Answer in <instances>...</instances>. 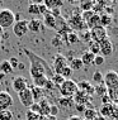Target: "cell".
<instances>
[{
    "label": "cell",
    "instance_id": "11",
    "mask_svg": "<svg viewBox=\"0 0 118 120\" xmlns=\"http://www.w3.org/2000/svg\"><path fill=\"white\" fill-rule=\"evenodd\" d=\"M65 66H67V60L65 56H62L61 53H58L55 56V60H53V71L55 73H58V71L61 68H64Z\"/></svg>",
    "mask_w": 118,
    "mask_h": 120
},
{
    "label": "cell",
    "instance_id": "41",
    "mask_svg": "<svg viewBox=\"0 0 118 120\" xmlns=\"http://www.w3.org/2000/svg\"><path fill=\"white\" fill-rule=\"evenodd\" d=\"M29 111L34 112V114H38L39 116H41V110H39V106H38V104H37V102L32 104V106L29 108Z\"/></svg>",
    "mask_w": 118,
    "mask_h": 120
},
{
    "label": "cell",
    "instance_id": "45",
    "mask_svg": "<svg viewBox=\"0 0 118 120\" xmlns=\"http://www.w3.org/2000/svg\"><path fill=\"white\" fill-rule=\"evenodd\" d=\"M5 76H6V75H4L3 72H0V81H4L5 80Z\"/></svg>",
    "mask_w": 118,
    "mask_h": 120
},
{
    "label": "cell",
    "instance_id": "21",
    "mask_svg": "<svg viewBox=\"0 0 118 120\" xmlns=\"http://www.w3.org/2000/svg\"><path fill=\"white\" fill-rule=\"evenodd\" d=\"M0 72H3L4 75H9L13 72V68H12V66H10L8 60H3L0 62Z\"/></svg>",
    "mask_w": 118,
    "mask_h": 120
},
{
    "label": "cell",
    "instance_id": "10",
    "mask_svg": "<svg viewBox=\"0 0 118 120\" xmlns=\"http://www.w3.org/2000/svg\"><path fill=\"white\" fill-rule=\"evenodd\" d=\"M28 87V82L27 80H25V77L23 76H15L14 79H13V89L18 92L23 91L24 89H27Z\"/></svg>",
    "mask_w": 118,
    "mask_h": 120
},
{
    "label": "cell",
    "instance_id": "9",
    "mask_svg": "<svg viewBox=\"0 0 118 120\" xmlns=\"http://www.w3.org/2000/svg\"><path fill=\"white\" fill-rule=\"evenodd\" d=\"M99 48H100V54L103 56L104 58L106 57H109L110 54L113 53V43L109 41V38H106L104 41L99 42Z\"/></svg>",
    "mask_w": 118,
    "mask_h": 120
},
{
    "label": "cell",
    "instance_id": "33",
    "mask_svg": "<svg viewBox=\"0 0 118 120\" xmlns=\"http://www.w3.org/2000/svg\"><path fill=\"white\" fill-rule=\"evenodd\" d=\"M51 44H52L53 47H56V48H61L62 44H64V41H62V38L60 37V35H56V37L52 38Z\"/></svg>",
    "mask_w": 118,
    "mask_h": 120
},
{
    "label": "cell",
    "instance_id": "12",
    "mask_svg": "<svg viewBox=\"0 0 118 120\" xmlns=\"http://www.w3.org/2000/svg\"><path fill=\"white\" fill-rule=\"evenodd\" d=\"M42 22L37 18H33L31 20H28V32H32V33H39L42 30Z\"/></svg>",
    "mask_w": 118,
    "mask_h": 120
},
{
    "label": "cell",
    "instance_id": "16",
    "mask_svg": "<svg viewBox=\"0 0 118 120\" xmlns=\"http://www.w3.org/2000/svg\"><path fill=\"white\" fill-rule=\"evenodd\" d=\"M43 25H46V28L48 29H55L56 28V18L52 17L51 13H48V14L43 15Z\"/></svg>",
    "mask_w": 118,
    "mask_h": 120
},
{
    "label": "cell",
    "instance_id": "28",
    "mask_svg": "<svg viewBox=\"0 0 118 120\" xmlns=\"http://www.w3.org/2000/svg\"><path fill=\"white\" fill-rule=\"evenodd\" d=\"M65 81V79L62 76H60V75H57V73H55L53 76H52V79H51V82L53 83L55 86H58L60 87L62 85V82Z\"/></svg>",
    "mask_w": 118,
    "mask_h": 120
},
{
    "label": "cell",
    "instance_id": "37",
    "mask_svg": "<svg viewBox=\"0 0 118 120\" xmlns=\"http://www.w3.org/2000/svg\"><path fill=\"white\" fill-rule=\"evenodd\" d=\"M42 116H39L38 114H34V112L32 111H27V114H25V120H39Z\"/></svg>",
    "mask_w": 118,
    "mask_h": 120
},
{
    "label": "cell",
    "instance_id": "35",
    "mask_svg": "<svg viewBox=\"0 0 118 120\" xmlns=\"http://www.w3.org/2000/svg\"><path fill=\"white\" fill-rule=\"evenodd\" d=\"M28 13L32 15H39V10H38V5L36 3H32V4L28 5Z\"/></svg>",
    "mask_w": 118,
    "mask_h": 120
},
{
    "label": "cell",
    "instance_id": "51",
    "mask_svg": "<svg viewBox=\"0 0 118 120\" xmlns=\"http://www.w3.org/2000/svg\"><path fill=\"white\" fill-rule=\"evenodd\" d=\"M0 43H1V38H0Z\"/></svg>",
    "mask_w": 118,
    "mask_h": 120
},
{
    "label": "cell",
    "instance_id": "17",
    "mask_svg": "<svg viewBox=\"0 0 118 120\" xmlns=\"http://www.w3.org/2000/svg\"><path fill=\"white\" fill-rule=\"evenodd\" d=\"M94 58H95V56H94L93 53H90L89 51H86L83 53V56L80 57V60H81V62H83L84 66H91L94 62Z\"/></svg>",
    "mask_w": 118,
    "mask_h": 120
},
{
    "label": "cell",
    "instance_id": "46",
    "mask_svg": "<svg viewBox=\"0 0 118 120\" xmlns=\"http://www.w3.org/2000/svg\"><path fill=\"white\" fill-rule=\"evenodd\" d=\"M94 120H106V119H104L103 116H99V115H98V116H97V118L94 119Z\"/></svg>",
    "mask_w": 118,
    "mask_h": 120
},
{
    "label": "cell",
    "instance_id": "1",
    "mask_svg": "<svg viewBox=\"0 0 118 120\" xmlns=\"http://www.w3.org/2000/svg\"><path fill=\"white\" fill-rule=\"evenodd\" d=\"M22 51L28 57L29 63H31V66H29V75H31L32 80L36 79V77H39V76H46L50 80L52 79L55 72L52 71L50 64L46 62L43 58L41 56H38V54H36L31 49H28V48H23Z\"/></svg>",
    "mask_w": 118,
    "mask_h": 120
},
{
    "label": "cell",
    "instance_id": "27",
    "mask_svg": "<svg viewBox=\"0 0 118 120\" xmlns=\"http://www.w3.org/2000/svg\"><path fill=\"white\" fill-rule=\"evenodd\" d=\"M94 4H95V3H93V1H83V3H80V9H81V11L93 10Z\"/></svg>",
    "mask_w": 118,
    "mask_h": 120
},
{
    "label": "cell",
    "instance_id": "19",
    "mask_svg": "<svg viewBox=\"0 0 118 120\" xmlns=\"http://www.w3.org/2000/svg\"><path fill=\"white\" fill-rule=\"evenodd\" d=\"M58 105L61 106V108H65V109H70L73 108L75 105L74 102V99L73 97H60V100H58Z\"/></svg>",
    "mask_w": 118,
    "mask_h": 120
},
{
    "label": "cell",
    "instance_id": "3",
    "mask_svg": "<svg viewBox=\"0 0 118 120\" xmlns=\"http://www.w3.org/2000/svg\"><path fill=\"white\" fill-rule=\"evenodd\" d=\"M79 91L77 89V83L73 81L71 79L65 80L62 82V85L60 86V94L62 97H74L75 94Z\"/></svg>",
    "mask_w": 118,
    "mask_h": 120
},
{
    "label": "cell",
    "instance_id": "6",
    "mask_svg": "<svg viewBox=\"0 0 118 120\" xmlns=\"http://www.w3.org/2000/svg\"><path fill=\"white\" fill-rule=\"evenodd\" d=\"M103 83L106 85L107 90H110V89H114V87L118 86V73L116 71H108L107 75L104 76V80H103Z\"/></svg>",
    "mask_w": 118,
    "mask_h": 120
},
{
    "label": "cell",
    "instance_id": "36",
    "mask_svg": "<svg viewBox=\"0 0 118 120\" xmlns=\"http://www.w3.org/2000/svg\"><path fill=\"white\" fill-rule=\"evenodd\" d=\"M94 14H95V13H94L93 10H89V11H81V19H83L85 23H86V22L89 20V19L93 17Z\"/></svg>",
    "mask_w": 118,
    "mask_h": 120
},
{
    "label": "cell",
    "instance_id": "24",
    "mask_svg": "<svg viewBox=\"0 0 118 120\" xmlns=\"http://www.w3.org/2000/svg\"><path fill=\"white\" fill-rule=\"evenodd\" d=\"M73 72H74V71L71 70V68H70V66L67 64V66H65L64 68H61L60 71H58V73H57V75H60V76H62L65 80H69L71 76H73Z\"/></svg>",
    "mask_w": 118,
    "mask_h": 120
},
{
    "label": "cell",
    "instance_id": "2",
    "mask_svg": "<svg viewBox=\"0 0 118 120\" xmlns=\"http://www.w3.org/2000/svg\"><path fill=\"white\" fill-rule=\"evenodd\" d=\"M14 23H15V14L10 9L1 8V10H0V27L3 29H8L13 27Z\"/></svg>",
    "mask_w": 118,
    "mask_h": 120
},
{
    "label": "cell",
    "instance_id": "44",
    "mask_svg": "<svg viewBox=\"0 0 118 120\" xmlns=\"http://www.w3.org/2000/svg\"><path fill=\"white\" fill-rule=\"evenodd\" d=\"M67 120H83L80 118V116H76V115H74V116H70V118H69Z\"/></svg>",
    "mask_w": 118,
    "mask_h": 120
},
{
    "label": "cell",
    "instance_id": "7",
    "mask_svg": "<svg viewBox=\"0 0 118 120\" xmlns=\"http://www.w3.org/2000/svg\"><path fill=\"white\" fill-rule=\"evenodd\" d=\"M90 32V37H91V41H94V42H97V43H99V42L102 41H104L106 38H108V34H107V30H106V28H103V27H95V28H93Z\"/></svg>",
    "mask_w": 118,
    "mask_h": 120
},
{
    "label": "cell",
    "instance_id": "23",
    "mask_svg": "<svg viewBox=\"0 0 118 120\" xmlns=\"http://www.w3.org/2000/svg\"><path fill=\"white\" fill-rule=\"evenodd\" d=\"M83 67H84V64L81 62L80 58H73V60L70 61V68L73 71H80Z\"/></svg>",
    "mask_w": 118,
    "mask_h": 120
},
{
    "label": "cell",
    "instance_id": "43",
    "mask_svg": "<svg viewBox=\"0 0 118 120\" xmlns=\"http://www.w3.org/2000/svg\"><path fill=\"white\" fill-rule=\"evenodd\" d=\"M45 120H57L56 116H52V115H48V116H45Z\"/></svg>",
    "mask_w": 118,
    "mask_h": 120
},
{
    "label": "cell",
    "instance_id": "38",
    "mask_svg": "<svg viewBox=\"0 0 118 120\" xmlns=\"http://www.w3.org/2000/svg\"><path fill=\"white\" fill-rule=\"evenodd\" d=\"M9 63H10V66H12V68L14 70V68H18V66H19V60L17 57H12V58H9Z\"/></svg>",
    "mask_w": 118,
    "mask_h": 120
},
{
    "label": "cell",
    "instance_id": "8",
    "mask_svg": "<svg viewBox=\"0 0 118 120\" xmlns=\"http://www.w3.org/2000/svg\"><path fill=\"white\" fill-rule=\"evenodd\" d=\"M13 105V97L9 92L0 91V111L3 110H10Z\"/></svg>",
    "mask_w": 118,
    "mask_h": 120
},
{
    "label": "cell",
    "instance_id": "22",
    "mask_svg": "<svg viewBox=\"0 0 118 120\" xmlns=\"http://www.w3.org/2000/svg\"><path fill=\"white\" fill-rule=\"evenodd\" d=\"M88 51L90 52V53H93L94 56H98V54H100V48H99V43H97V42L91 41L88 43Z\"/></svg>",
    "mask_w": 118,
    "mask_h": 120
},
{
    "label": "cell",
    "instance_id": "34",
    "mask_svg": "<svg viewBox=\"0 0 118 120\" xmlns=\"http://www.w3.org/2000/svg\"><path fill=\"white\" fill-rule=\"evenodd\" d=\"M100 114L103 115V118L104 116H109V115H112V106H110V104H108V105H103V108L100 109Z\"/></svg>",
    "mask_w": 118,
    "mask_h": 120
},
{
    "label": "cell",
    "instance_id": "5",
    "mask_svg": "<svg viewBox=\"0 0 118 120\" xmlns=\"http://www.w3.org/2000/svg\"><path fill=\"white\" fill-rule=\"evenodd\" d=\"M12 28H13V33L17 35L18 38L24 37V35L27 34V32H28V20L20 19V20L15 22Z\"/></svg>",
    "mask_w": 118,
    "mask_h": 120
},
{
    "label": "cell",
    "instance_id": "20",
    "mask_svg": "<svg viewBox=\"0 0 118 120\" xmlns=\"http://www.w3.org/2000/svg\"><path fill=\"white\" fill-rule=\"evenodd\" d=\"M99 20H100V15L98 14H94L89 20L86 22V27H88V30H91L93 28L95 27H99Z\"/></svg>",
    "mask_w": 118,
    "mask_h": 120
},
{
    "label": "cell",
    "instance_id": "40",
    "mask_svg": "<svg viewBox=\"0 0 118 120\" xmlns=\"http://www.w3.org/2000/svg\"><path fill=\"white\" fill-rule=\"evenodd\" d=\"M38 10H39V14H42V15H46V14H48V13H50V10L46 8V5L43 4V3L38 4Z\"/></svg>",
    "mask_w": 118,
    "mask_h": 120
},
{
    "label": "cell",
    "instance_id": "52",
    "mask_svg": "<svg viewBox=\"0 0 118 120\" xmlns=\"http://www.w3.org/2000/svg\"><path fill=\"white\" fill-rule=\"evenodd\" d=\"M83 120H88V119H83Z\"/></svg>",
    "mask_w": 118,
    "mask_h": 120
},
{
    "label": "cell",
    "instance_id": "49",
    "mask_svg": "<svg viewBox=\"0 0 118 120\" xmlns=\"http://www.w3.org/2000/svg\"><path fill=\"white\" fill-rule=\"evenodd\" d=\"M1 5H3V4H1V1H0V10H1Z\"/></svg>",
    "mask_w": 118,
    "mask_h": 120
},
{
    "label": "cell",
    "instance_id": "26",
    "mask_svg": "<svg viewBox=\"0 0 118 120\" xmlns=\"http://www.w3.org/2000/svg\"><path fill=\"white\" fill-rule=\"evenodd\" d=\"M84 116H85V119H88V120H94L98 116V112H97V110H94V109H85Z\"/></svg>",
    "mask_w": 118,
    "mask_h": 120
},
{
    "label": "cell",
    "instance_id": "25",
    "mask_svg": "<svg viewBox=\"0 0 118 120\" xmlns=\"http://www.w3.org/2000/svg\"><path fill=\"white\" fill-rule=\"evenodd\" d=\"M110 23H112V15H108V14L100 15V20H99V25H100V27L106 28Z\"/></svg>",
    "mask_w": 118,
    "mask_h": 120
},
{
    "label": "cell",
    "instance_id": "39",
    "mask_svg": "<svg viewBox=\"0 0 118 120\" xmlns=\"http://www.w3.org/2000/svg\"><path fill=\"white\" fill-rule=\"evenodd\" d=\"M103 63H104V57L102 56V54H98V56H95L93 64H95V66H102Z\"/></svg>",
    "mask_w": 118,
    "mask_h": 120
},
{
    "label": "cell",
    "instance_id": "29",
    "mask_svg": "<svg viewBox=\"0 0 118 120\" xmlns=\"http://www.w3.org/2000/svg\"><path fill=\"white\" fill-rule=\"evenodd\" d=\"M94 91L97 92V95H99V96H104L107 94V87L104 83H100V85H97V87H94Z\"/></svg>",
    "mask_w": 118,
    "mask_h": 120
},
{
    "label": "cell",
    "instance_id": "48",
    "mask_svg": "<svg viewBox=\"0 0 118 120\" xmlns=\"http://www.w3.org/2000/svg\"><path fill=\"white\" fill-rule=\"evenodd\" d=\"M18 68H20V70H23V68H24V64H22V63H19V66H18Z\"/></svg>",
    "mask_w": 118,
    "mask_h": 120
},
{
    "label": "cell",
    "instance_id": "31",
    "mask_svg": "<svg viewBox=\"0 0 118 120\" xmlns=\"http://www.w3.org/2000/svg\"><path fill=\"white\" fill-rule=\"evenodd\" d=\"M103 80H104V76L102 75L100 71H95L93 75V81L97 83V85H100V83H103Z\"/></svg>",
    "mask_w": 118,
    "mask_h": 120
},
{
    "label": "cell",
    "instance_id": "4",
    "mask_svg": "<svg viewBox=\"0 0 118 120\" xmlns=\"http://www.w3.org/2000/svg\"><path fill=\"white\" fill-rule=\"evenodd\" d=\"M18 97H19V101L23 106L25 108H31L32 104H34L33 96H32V91H31V87H27L24 89L23 91L18 92Z\"/></svg>",
    "mask_w": 118,
    "mask_h": 120
},
{
    "label": "cell",
    "instance_id": "50",
    "mask_svg": "<svg viewBox=\"0 0 118 120\" xmlns=\"http://www.w3.org/2000/svg\"><path fill=\"white\" fill-rule=\"evenodd\" d=\"M39 120H45V118H41V119H39Z\"/></svg>",
    "mask_w": 118,
    "mask_h": 120
},
{
    "label": "cell",
    "instance_id": "42",
    "mask_svg": "<svg viewBox=\"0 0 118 120\" xmlns=\"http://www.w3.org/2000/svg\"><path fill=\"white\" fill-rule=\"evenodd\" d=\"M58 114V108L56 105H51V109H50V115L52 116H56Z\"/></svg>",
    "mask_w": 118,
    "mask_h": 120
},
{
    "label": "cell",
    "instance_id": "15",
    "mask_svg": "<svg viewBox=\"0 0 118 120\" xmlns=\"http://www.w3.org/2000/svg\"><path fill=\"white\" fill-rule=\"evenodd\" d=\"M31 91H32V96H33L34 102H39L42 99H45V90L41 89V87H31Z\"/></svg>",
    "mask_w": 118,
    "mask_h": 120
},
{
    "label": "cell",
    "instance_id": "13",
    "mask_svg": "<svg viewBox=\"0 0 118 120\" xmlns=\"http://www.w3.org/2000/svg\"><path fill=\"white\" fill-rule=\"evenodd\" d=\"M73 99H74V102L76 104V105H84V104H86V102H88L86 100H89V99H90V96L88 95L86 92L80 91V90H79V91L75 94V96L73 97Z\"/></svg>",
    "mask_w": 118,
    "mask_h": 120
},
{
    "label": "cell",
    "instance_id": "14",
    "mask_svg": "<svg viewBox=\"0 0 118 120\" xmlns=\"http://www.w3.org/2000/svg\"><path fill=\"white\" fill-rule=\"evenodd\" d=\"M38 104L39 106V110H41V116L42 118H45V116H48L50 115V109H51V104L48 102L47 99H42Z\"/></svg>",
    "mask_w": 118,
    "mask_h": 120
},
{
    "label": "cell",
    "instance_id": "30",
    "mask_svg": "<svg viewBox=\"0 0 118 120\" xmlns=\"http://www.w3.org/2000/svg\"><path fill=\"white\" fill-rule=\"evenodd\" d=\"M66 41H69V43H70V44L77 43V42H79V37H77L76 32H71V33H69L66 35Z\"/></svg>",
    "mask_w": 118,
    "mask_h": 120
},
{
    "label": "cell",
    "instance_id": "18",
    "mask_svg": "<svg viewBox=\"0 0 118 120\" xmlns=\"http://www.w3.org/2000/svg\"><path fill=\"white\" fill-rule=\"evenodd\" d=\"M43 4L48 10H53V9H60L64 5V1H61V0H45Z\"/></svg>",
    "mask_w": 118,
    "mask_h": 120
},
{
    "label": "cell",
    "instance_id": "47",
    "mask_svg": "<svg viewBox=\"0 0 118 120\" xmlns=\"http://www.w3.org/2000/svg\"><path fill=\"white\" fill-rule=\"evenodd\" d=\"M3 33H4V29H3L1 27H0V38H1V35H3Z\"/></svg>",
    "mask_w": 118,
    "mask_h": 120
},
{
    "label": "cell",
    "instance_id": "32",
    "mask_svg": "<svg viewBox=\"0 0 118 120\" xmlns=\"http://www.w3.org/2000/svg\"><path fill=\"white\" fill-rule=\"evenodd\" d=\"M0 120H13V112L10 110L0 111Z\"/></svg>",
    "mask_w": 118,
    "mask_h": 120
}]
</instances>
